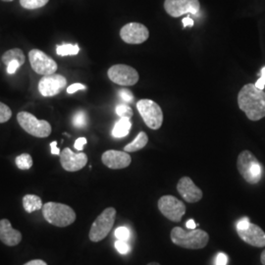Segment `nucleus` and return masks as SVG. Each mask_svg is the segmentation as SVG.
<instances>
[{
  "label": "nucleus",
  "mask_w": 265,
  "mask_h": 265,
  "mask_svg": "<svg viewBox=\"0 0 265 265\" xmlns=\"http://www.w3.org/2000/svg\"><path fill=\"white\" fill-rule=\"evenodd\" d=\"M238 107L252 121H258L265 117V92L254 84L242 88L238 94Z\"/></svg>",
  "instance_id": "obj_1"
},
{
  "label": "nucleus",
  "mask_w": 265,
  "mask_h": 265,
  "mask_svg": "<svg viewBox=\"0 0 265 265\" xmlns=\"http://www.w3.org/2000/svg\"><path fill=\"white\" fill-rule=\"evenodd\" d=\"M170 236L173 244L188 250L204 248L210 240L208 234L200 229L185 231L181 227H175L172 229Z\"/></svg>",
  "instance_id": "obj_2"
},
{
  "label": "nucleus",
  "mask_w": 265,
  "mask_h": 265,
  "mask_svg": "<svg viewBox=\"0 0 265 265\" xmlns=\"http://www.w3.org/2000/svg\"><path fill=\"white\" fill-rule=\"evenodd\" d=\"M42 215L44 219L56 227H67L76 220V213L67 204L50 202L44 204Z\"/></svg>",
  "instance_id": "obj_3"
},
{
  "label": "nucleus",
  "mask_w": 265,
  "mask_h": 265,
  "mask_svg": "<svg viewBox=\"0 0 265 265\" xmlns=\"http://www.w3.org/2000/svg\"><path fill=\"white\" fill-rule=\"evenodd\" d=\"M237 167L242 177L252 185L258 184L262 177V166L256 158L248 150L238 154Z\"/></svg>",
  "instance_id": "obj_4"
},
{
  "label": "nucleus",
  "mask_w": 265,
  "mask_h": 265,
  "mask_svg": "<svg viewBox=\"0 0 265 265\" xmlns=\"http://www.w3.org/2000/svg\"><path fill=\"white\" fill-rule=\"evenodd\" d=\"M116 210L114 208H107L94 221L88 237L94 242H98L107 237L110 233L116 219Z\"/></svg>",
  "instance_id": "obj_5"
},
{
  "label": "nucleus",
  "mask_w": 265,
  "mask_h": 265,
  "mask_svg": "<svg viewBox=\"0 0 265 265\" xmlns=\"http://www.w3.org/2000/svg\"><path fill=\"white\" fill-rule=\"evenodd\" d=\"M17 121L23 130L36 138H48L52 131V125L48 121L38 120L34 114L26 111L18 113Z\"/></svg>",
  "instance_id": "obj_6"
},
{
  "label": "nucleus",
  "mask_w": 265,
  "mask_h": 265,
  "mask_svg": "<svg viewBox=\"0 0 265 265\" xmlns=\"http://www.w3.org/2000/svg\"><path fill=\"white\" fill-rule=\"evenodd\" d=\"M136 109L150 129L158 130L162 126L163 112L156 102L152 100H140L136 102Z\"/></svg>",
  "instance_id": "obj_7"
},
{
  "label": "nucleus",
  "mask_w": 265,
  "mask_h": 265,
  "mask_svg": "<svg viewBox=\"0 0 265 265\" xmlns=\"http://www.w3.org/2000/svg\"><path fill=\"white\" fill-rule=\"evenodd\" d=\"M158 210L167 219L173 222H180L185 215L186 206L174 196H163L159 198Z\"/></svg>",
  "instance_id": "obj_8"
},
{
  "label": "nucleus",
  "mask_w": 265,
  "mask_h": 265,
  "mask_svg": "<svg viewBox=\"0 0 265 265\" xmlns=\"http://www.w3.org/2000/svg\"><path fill=\"white\" fill-rule=\"evenodd\" d=\"M30 64L38 75H52L57 71V63L48 54L40 50H32L28 52Z\"/></svg>",
  "instance_id": "obj_9"
},
{
  "label": "nucleus",
  "mask_w": 265,
  "mask_h": 265,
  "mask_svg": "<svg viewBox=\"0 0 265 265\" xmlns=\"http://www.w3.org/2000/svg\"><path fill=\"white\" fill-rule=\"evenodd\" d=\"M107 75L111 82L126 86L136 84L140 79L138 73L134 68L124 64L111 66L107 72Z\"/></svg>",
  "instance_id": "obj_10"
},
{
  "label": "nucleus",
  "mask_w": 265,
  "mask_h": 265,
  "mask_svg": "<svg viewBox=\"0 0 265 265\" xmlns=\"http://www.w3.org/2000/svg\"><path fill=\"white\" fill-rule=\"evenodd\" d=\"M164 9L171 17L178 18L185 14L196 15L200 12V4L198 0H165Z\"/></svg>",
  "instance_id": "obj_11"
},
{
  "label": "nucleus",
  "mask_w": 265,
  "mask_h": 265,
  "mask_svg": "<svg viewBox=\"0 0 265 265\" xmlns=\"http://www.w3.org/2000/svg\"><path fill=\"white\" fill-rule=\"evenodd\" d=\"M67 86V80L59 74L44 76L38 82V90L42 96L50 98L60 94Z\"/></svg>",
  "instance_id": "obj_12"
},
{
  "label": "nucleus",
  "mask_w": 265,
  "mask_h": 265,
  "mask_svg": "<svg viewBox=\"0 0 265 265\" xmlns=\"http://www.w3.org/2000/svg\"><path fill=\"white\" fill-rule=\"evenodd\" d=\"M122 40L128 44H140L150 36L148 28L140 23H129L120 30Z\"/></svg>",
  "instance_id": "obj_13"
},
{
  "label": "nucleus",
  "mask_w": 265,
  "mask_h": 265,
  "mask_svg": "<svg viewBox=\"0 0 265 265\" xmlns=\"http://www.w3.org/2000/svg\"><path fill=\"white\" fill-rule=\"evenodd\" d=\"M60 163L64 170L77 172L86 165L88 156L84 152L75 154L69 148H66L60 154Z\"/></svg>",
  "instance_id": "obj_14"
},
{
  "label": "nucleus",
  "mask_w": 265,
  "mask_h": 265,
  "mask_svg": "<svg viewBox=\"0 0 265 265\" xmlns=\"http://www.w3.org/2000/svg\"><path fill=\"white\" fill-rule=\"evenodd\" d=\"M102 160L106 167L113 170H118L127 168L132 162V158L126 152L110 150H106L102 154Z\"/></svg>",
  "instance_id": "obj_15"
},
{
  "label": "nucleus",
  "mask_w": 265,
  "mask_h": 265,
  "mask_svg": "<svg viewBox=\"0 0 265 265\" xmlns=\"http://www.w3.org/2000/svg\"><path fill=\"white\" fill-rule=\"evenodd\" d=\"M177 190L186 202L190 204L200 202L204 196L202 190L192 182L190 177H182L179 180Z\"/></svg>",
  "instance_id": "obj_16"
},
{
  "label": "nucleus",
  "mask_w": 265,
  "mask_h": 265,
  "mask_svg": "<svg viewBox=\"0 0 265 265\" xmlns=\"http://www.w3.org/2000/svg\"><path fill=\"white\" fill-rule=\"evenodd\" d=\"M237 232L238 237L246 244L256 248L265 246V233L258 225L250 223L246 228L237 230Z\"/></svg>",
  "instance_id": "obj_17"
},
{
  "label": "nucleus",
  "mask_w": 265,
  "mask_h": 265,
  "mask_svg": "<svg viewBox=\"0 0 265 265\" xmlns=\"http://www.w3.org/2000/svg\"><path fill=\"white\" fill-rule=\"evenodd\" d=\"M0 240L8 246H15L21 242L22 234L20 231L12 228V225L8 219H1Z\"/></svg>",
  "instance_id": "obj_18"
},
{
  "label": "nucleus",
  "mask_w": 265,
  "mask_h": 265,
  "mask_svg": "<svg viewBox=\"0 0 265 265\" xmlns=\"http://www.w3.org/2000/svg\"><path fill=\"white\" fill-rule=\"evenodd\" d=\"M132 128V122L130 118H120L113 127L112 136L115 138H122L129 134L130 130Z\"/></svg>",
  "instance_id": "obj_19"
},
{
  "label": "nucleus",
  "mask_w": 265,
  "mask_h": 265,
  "mask_svg": "<svg viewBox=\"0 0 265 265\" xmlns=\"http://www.w3.org/2000/svg\"><path fill=\"white\" fill-rule=\"evenodd\" d=\"M23 206L28 213L36 212L42 210V200L36 194H26L23 198Z\"/></svg>",
  "instance_id": "obj_20"
},
{
  "label": "nucleus",
  "mask_w": 265,
  "mask_h": 265,
  "mask_svg": "<svg viewBox=\"0 0 265 265\" xmlns=\"http://www.w3.org/2000/svg\"><path fill=\"white\" fill-rule=\"evenodd\" d=\"M148 142V136L144 132H140L136 138L132 140L131 144H127L124 148V152H136L140 150H142Z\"/></svg>",
  "instance_id": "obj_21"
},
{
  "label": "nucleus",
  "mask_w": 265,
  "mask_h": 265,
  "mask_svg": "<svg viewBox=\"0 0 265 265\" xmlns=\"http://www.w3.org/2000/svg\"><path fill=\"white\" fill-rule=\"evenodd\" d=\"M1 59H2V62L4 63L5 66H7L12 61H18L21 65H23L26 61L25 54L23 52V50L20 48H12V50H7L2 55Z\"/></svg>",
  "instance_id": "obj_22"
},
{
  "label": "nucleus",
  "mask_w": 265,
  "mask_h": 265,
  "mask_svg": "<svg viewBox=\"0 0 265 265\" xmlns=\"http://www.w3.org/2000/svg\"><path fill=\"white\" fill-rule=\"evenodd\" d=\"M80 52V48L78 44H61L56 46V53L59 56H68V55H77Z\"/></svg>",
  "instance_id": "obj_23"
},
{
  "label": "nucleus",
  "mask_w": 265,
  "mask_h": 265,
  "mask_svg": "<svg viewBox=\"0 0 265 265\" xmlns=\"http://www.w3.org/2000/svg\"><path fill=\"white\" fill-rule=\"evenodd\" d=\"M15 163L17 167L21 170H28L32 166V158L28 154H22L18 156L15 159Z\"/></svg>",
  "instance_id": "obj_24"
},
{
  "label": "nucleus",
  "mask_w": 265,
  "mask_h": 265,
  "mask_svg": "<svg viewBox=\"0 0 265 265\" xmlns=\"http://www.w3.org/2000/svg\"><path fill=\"white\" fill-rule=\"evenodd\" d=\"M72 124L76 128H84L88 125V115L84 110L76 112L72 118Z\"/></svg>",
  "instance_id": "obj_25"
},
{
  "label": "nucleus",
  "mask_w": 265,
  "mask_h": 265,
  "mask_svg": "<svg viewBox=\"0 0 265 265\" xmlns=\"http://www.w3.org/2000/svg\"><path fill=\"white\" fill-rule=\"evenodd\" d=\"M50 0H20V4L23 8L28 10H34L46 6Z\"/></svg>",
  "instance_id": "obj_26"
},
{
  "label": "nucleus",
  "mask_w": 265,
  "mask_h": 265,
  "mask_svg": "<svg viewBox=\"0 0 265 265\" xmlns=\"http://www.w3.org/2000/svg\"><path fill=\"white\" fill-rule=\"evenodd\" d=\"M116 114L120 118H132V110L130 106L127 104H118L116 106Z\"/></svg>",
  "instance_id": "obj_27"
},
{
  "label": "nucleus",
  "mask_w": 265,
  "mask_h": 265,
  "mask_svg": "<svg viewBox=\"0 0 265 265\" xmlns=\"http://www.w3.org/2000/svg\"><path fill=\"white\" fill-rule=\"evenodd\" d=\"M12 117V110L9 106L0 102V124L5 123Z\"/></svg>",
  "instance_id": "obj_28"
},
{
  "label": "nucleus",
  "mask_w": 265,
  "mask_h": 265,
  "mask_svg": "<svg viewBox=\"0 0 265 265\" xmlns=\"http://www.w3.org/2000/svg\"><path fill=\"white\" fill-rule=\"evenodd\" d=\"M115 237L119 240H127L130 237V231L127 227H119L115 231Z\"/></svg>",
  "instance_id": "obj_29"
},
{
  "label": "nucleus",
  "mask_w": 265,
  "mask_h": 265,
  "mask_svg": "<svg viewBox=\"0 0 265 265\" xmlns=\"http://www.w3.org/2000/svg\"><path fill=\"white\" fill-rule=\"evenodd\" d=\"M118 94H119L120 98H121L123 102H127V104L132 102V100H134V96H132V92L129 90H127V88H122V90H120L119 92H118Z\"/></svg>",
  "instance_id": "obj_30"
},
{
  "label": "nucleus",
  "mask_w": 265,
  "mask_h": 265,
  "mask_svg": "<svg viewBox=\"0 0 265 265\" xmlns=\"http://www.w3.org/2000/svg\"><path fill=\"white\" fill-rule=\"evenodd\" d=\"M115 248L118 250V252L121 254H128L130 252V246L125 240H118L115 242Z\"/></svg>",
  "instance_id": "obj_31"
},
{
  "label": "nucleus",
  "mask_w": 265,
  "mask_h": 265,
  "mask_svg": "<svg viewBox=\"0 0 265 265\" xmlns=\"http://www.w3.org/2000/svg\"><path fill=\"white\" fill-rule=\"evenodd\" d=\"M86 88V86L80 82H76V84H71L70 86L67 88V92L69 94H75L76 92L78 90H84Z\"/></svg>",
  "instance_id": "obj_32"
},
{
  "label": "nucleus",
  "mask_w": 265,
  "mask_h": 265,
  "mask_svg": "<svg viewBox=\"0 0 265 265\" xmlns=\"http://www.w3.org/2000/svg\"><path fill=\"white\" fill-rule=\"evenodd\" d=\"M22 65L18 61H12L10 62L6 67H7V73L9 75H13L17 72V70L21 67Z\"/></svg>",
  "instance_id": "obj_33"
},
{
  "label": "nucleus",
  "mask_w": 265,
  "mask_h": 265,
  "mask_svg": "<svg viewBox=\"0 0 265 265\" xmlns=\"http://www.w3.org/2000/svg\"><path fill=\"white\" fill-rule=\"evenodd\" d=\"M256 86L262 90H264L265 88V67L262 68V76L260 78L256 80V82L254 84Z\"/></svg>",
  "instance_id": "obj_34"
},
{
  "label": "nucleus",
  "mask_w": 265,
  "mask_h": 265,
  "mask_svg": "<svg viewBox=\"0 0 265 265\" xmlns=\"http://www.w3.org/2000/svg\"><path fill=\"white\" fill-rule=\"evenodd\" d=\"M86 142H88L86 138H84V136H82V138H79L76 140L75 144H74V148H75L78 152H82V150H84V146H86Z\"/></svg>",
  "instance_id": "obj_35"
},
{
  "label": "nucleus",
  "mask_w": 265,
  "mask_h": 265,
  "mask_svg": "<svg viewBox=\"0 0 265 265\" xmlns=\"http://www.w3.org/2000/svg\"><path fill=\"white\" fill-rule=\"evenodd\" d=\"M215 262H216V265H227L228 258L225 254H218Z\"/></svg>",
  "instance_id": "obj_36"
},
{
  "label": "nucleus",
  "mask_w": 265,
  "mask_h": 265,
  "mask_svg": "<svg viewBox=\"0 0 265 265\" xmlns=\"http://www.w3.org/2000/svg\"><path fill=\"white\" fill-rule=\"evenodd\" d=\"M250 220L248 217H244L242 218L240 220H238V223H237V230H242V229H244L246 228L248 225H250Z\"/></svg>",
  "instance_id": "obj_37"
},
{
  "label": "nucleus",
  "mask_w": 265,
  "mask_h": 265,
  "mask_svg": "<svg viewBox=\"0 0 265 265\" xmlns=\"http://www.w3.org/2000/svg\"><path fill=\"white\" fill-rule=\"evenodd\" d=\"M50 150H52V154L53 156H60V150L57 148V142L54 140L52 142H50Z\"/></svg>",
  "instance_id": "obj_38"
},
{
  "label": "nucleus",
  "mask_w": 265,
  "mask_h": 265,
  "mask_svg": "<svg viewBox=\"0 0 265 265\" xmlns=\"http://www.w3.org/2000/svg\"><path fill=\"white\" fill-rule=\"evenodd\" d=\"M194 20L192 18H190V17H186V18L183 19V26H184V28L192 26H194Z\"/></svg>",
  "instance_id": "obj_39"
},
{
  "label": "nucleus",
  "mask_w": 265,
  "mask_h": 265,
  "mask_svg": "<svg viewBox=\"0 0 265 265\" xmlns=\"http://www.w3.org/2000/svg\"><path fill=\"white\" fill-rule=\"evenodd\" d=\"M24 265H48V264L42 260H34L26 262Z\"/></svg>",
  "instance_id": "obj_40"
},
{
  "label": "nucleus",
  "mask_w": 265,
  "mask_h": 265,
  "mask_svg": "<svg viewBox=\"0 0 265 265\" xmlns=\"http://www.w3.org/2000/svg\"><path fill=\"white\" fill-rule=\"evenodd\" d=\"M186 228L188 229H190V230H194V229H196V224L194 223V221L192 220V219H190L188 222H186Z\"/></svg>",
  "instance_id": "obj_41"
},
{
  "label": "nucleus",
  "mask_w": 265,
  "mask_h": 265,
  "mask_svg": "<svg viewBox=\"0 0 265 265\" xmlns=\"http://www.w3.org/2000/svg\"><path fill=\"white\" fill-rule=\"evenodd\" d=\"M260 260H262V264L265 265V250L262 254V256H260Z\"/></svg>",
  "instance_id": "obj_42"
},
{
  "label": "nucleus",
  "mask_w": 265,
  "mask_h": 265,
  "mask_svg": "<svg viewBox=\"0 0 265 265\" xmlns=\"http://www.w3.org/2000/svg\"><path fill=\"white\" fill-rule=\"evenodd\" d=\"M148 265H160L159 264H158V262H150V264H148Z\"/></svg>",
  "instance_id": "obj_43"
},
{
  "label": "nucleus",
  "mask_w": 265,
  "mask_h": 265,
  "mask_svg": "<svg viewBox=\"0 0 265 265\" xmlns=\"http://www.w3.org/2000/svg\"><path fill=\"white\" fill-rule=\"evenodd\" d=\"M2 1H4V2H11V1H13V0H2Z\"/></svg>",
  "instance_id": "obj_44"
}]
</instances>
